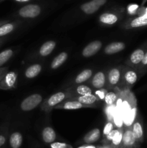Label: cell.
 <instances>
[{"label": "cell", "instance_id": "cell-1", "mask_svg": "<svg viewBox=\"0 0 147 148\" xmlns=\"http://www.w3.org/2000/svg\"><path fill=\"white\" fill-rule=\"evenodd\" d=\"M71 95L69 92H58L56 93L53 94L51 96L49 97L47 100L44 102V103L42 106V109L48 110L50 108H55L61 103L63 101L67 98H71Z\"/></svg>", "mask_w": 147, "mask_h": 148}, {"label": "cell", "instance_id": "cell-2", "mask_svg": "<svg viewBox=\"0 0 147 148\" xmlns=\"http://www.w3.org/2000/svg\"><path fill=\"white\" fill-rule=\"evenodd\" d=\"M43 101V97L40 94L35 93L24 98L20 103V108L23 111H30L38 106Z\"/></svg>", "mask_w": 147, "mask_h": 148}, {"label": "cell", "instance_id": "cell-3", "mask_svg": "<svg viewBox=\"0 0 147 148\" xmlns=\"http://www.w3.org/2000/svg\"><path fill=\"white\" fill-rule=\"evenodd\" d=\"M121 145L123 148H137L139 146V143L136 140L131 128H125L123 131Z\"/></svg>", "mask_w": 147, "mask_h": 148}, {"label": "cell", "instance_id": "cell-4", "mask_svg": "<svg viewBox=\"0 0 147 148\" xmlns=\"http://www.w3.org/2000/svg\"><path fill=\"white\" fill-rule=\"evenodd\" d=\"M17 74L14 71L7 72L4 75L2 80L0 82V89L1 90H10L15 86L17 82Z\"/></svg>", "mask_w": 147, "mask_h": 148}, {"label": "cell", "instance_id": "cell-5", "mask_svg": "<svg viewBox=\"0 0 147 148\" xmlns=\"http://www.w3.org/2000/svg\"><path fill=\"white\" fill-rule=\"evenodd\" d=\"M40 14V7L36 4H28L22 7L19 14L25 18H34Z\"/></svg>", "mask_w": 147, "mask_h": 148}, {"label": "cell", "instance_id": "cell-6", "mask_svg": "<svg viewBox=\"0 0 147 148\" xmlns=\"http://www.w3.org/2000/svg\"><path fill=\"white\" fill-rule=\"evenodd\" d=\"M131 128L138 143L139 144L142 143L144 140V132L142 120H141V117L139 116H137L136 119L134 121L133 124H132Z\"/></svg>", "mask_w": 147, "mask_h": 148}, {"label": "cell", "instance_id": "cell-7", "mask_svg": "<svg viewBox=\"0 0 147 148\" xmlns=\"http://www.w3.org/2000/svg\"><path fill=\"white\" fill-rule=\"evenodd\" d=\"M102 46V43L100 40H95V41L91 42L84 48L82 51V55L84 57H91L98 53Z\"/></svg>", "mask_w": 147, "mask_h": 148}, {"label": "cell", "instance_id": "cell-8", "mask_svg": "<svg viewBox=\"0 0 147 148\" xmlns=\"http://www.w3.org/2000/svg\"><path fill=\"white\" fill-rule=\"evenodd\" d=\"M146 51L147 49L146 48H139V49H135L130 56L129 59H128V62H129L128 64L133 67L139 66L140 64L142 62L143 58H144Z\"/></svg>", "mask_w": 147, "mask_h": 148}, {"label": "cell", "instance_id": "cell-9", "mask_svg": "<svg viewBox=\"0 0 147 148\" xmlns=\"http://www.w3.org/2000/svg\"><path fill=\"white\" fill-rule=\"evenodd\" d=\"M107 0H92L89 2L85 3L81 6V9L84 13L87 14H93L99 7L105 4Z\"/></svg>", "mask_w": 147, "mask_h": 148}, {"label": "cell", "instance_id": "cell-10", "mask_svg": "<svg viewBox=\"0 0 147 148\" xmlns=\"http://www.w3.org/2000/svg\"><path fill=\"white\" fill-rule=\"evenodd\" d=\"M107 78L105 72H97L92 77V81H91V85L92 88H95L96 90L102 89L105 86L106 84Z\"/></svg>", "mask_w": 147, "mask_h": 148}, {"label": "cell", "instance_id": "cell-11", "mask_svg": "<svg viewBox=\"0 0 147 148\" xmlns=\"http://www.w3.org/2000/svg\"><path fill=\"white\" fill-rule=\"evenodd\" d=\"M84 107H87L86 106L84 105V104L81 103L80 102L77 101L76 100L74 99H70L67 100V101H64L58 105L57 106L55 107L56 108H62V109L65 110H77L80 109V108H84Z\"/></svg>", "mask_w": 147, "mask_h": 148}, {"label": "cell", "instance_id": "cell-12", "mask_svg": "<svg viewBox=\"0 0 147 148\" xmlns=\"http://www.w3.org/2000/svg\"><path fill=\"white\" fill-rule=\"evenodd\" d=\"M121 76H122V72L120 68H112L108 72L107 76L108 84L110 86H115L120 81Z\"/></svg>", "mask_w": 147, "mask_h": 148}, {"label": "cell", "instance_id": "cell-13", "mask_svg": "<svg viewBox=\"0 0 147 148\" xmlns=\"http://www.w3.org/2000/svg\"><path fill=\"white\" fill-rule=\"evenodd\" d=\"M125 48V44L122 42H112L110 44L107 45L104 51L106 54L111 55L119 53L124 50Z\"/></svg>", "mask_w": 147, "mask_h": 148}, {"label": "cell", "instance_id": "cell-14", "mask_svg": "<svg viewBox=\"0 0 147 148\" xmlns=\"http://www.w3.org/2000/svg\"><path fill=\"white\" fill-rule=\"evenodd\" d=\"M101 136V131L97 128H95L89 131L86 135L84 137V142L86 145H91L92 143H96L99 140Z\"/></svg>", "mask_w": 147, "mask_h": 148}, {"label": "cell", "instance_id": "cell-15", "mask_svg": "<svg viewBox=\"0 0 147 148\" xmlns=\"http://www.w3.org/2000/svg\"><path fill=\"white\" fill-rule=\"evenodd\" d=\"M42 137L44 143L51 144L54 143L56 139V134L54 130L50 127H46L42 132Z\"/></svg>", "mask_w": 147, "mask_h": 148}, {"label": "cell", "instance_id": "cell-16", "mask_svg": "<svg viewBox=\"0 0 147 148\" xmlns=\"http://www.w3.org/2000/svg\"><path fill=\"white\" fill-rule=\"evenodd\" d=\"M73 99L76 100L77 101L80 102L81 103L86 106L87 107H91L94 103L99 101L97 97L94 94L87 95H83V96H75L74 97Z\"/></svg>", "mask_w": 147, "mask_h": 148}, {"label": "cell", "instance_id": "cell-17", "mask_svg": "<svg viewBox=\"0 0 147 148\" xmlns=\"http://www.w3.org/2000/svg\"><path fill=\"white\" fill-rule=\"evenodd\" d=\"M122 78L128 85H133L138 80V73L134 69H127L122 74Z\"/></svg>", "mask_w": 147, "mask_h": 148}, {"label": "cell", "instance_id": "cell-18", "mask_svg": "<svg viewBox=\"0 0 147 148\" xmlns=\"http://www.w3.org/2000/svg\"><path fill=\"white\" fill-rule=\"evenodd\" d=\"M56 43L53 40H48L41 46L39 49V53L42 56H47L52 53L56 48Z\"/></svg>", "mask_w": 147, "mask_h": 148}, {"label": "cell", "instance_id": "cell-19", "mask_svg": "<svg viewBox=\"0 0 147 148\" xmlns=\"http://www.w3.org/2000/svg\"><path fill=\"white\" fill-rule=\"evenodd\" d=\"M23 137L19 132H14L10 137V145L12 148H20L22 144Z\"/></svg>", "mask_w": 147, "mask_h": 148}, {"label": "cell", "instance_id": "cell-20", "mask_svg": "<svg viewBox=\"0 0 147 148\" xmlns=\"http://www.w3.org/2000/svg\"><path fill=\"white\" fill-rule=\"evenodd\" d=\"M67 59L68 53L66 52H61L58 56H56L53 59V60L52 61L51 64H50V68L53 69H58L67 60Z\"/></svg>", "mask_w": 147, "mask_h": 148}, {"label": "cell", "instance_id": "cell-21", "mask_svg": "<svg viewBox=\"0 0 147 148\" xmlns=\"http://www.w3.org/2000/svg\"><path fill=\"white\" fill-rule=\"evenodd\" d=\"M42 70V66L41 65L39 64H35L31 65L25 71V77L29 79H32L35 77H37L39 74L40 73Z\"/></svg>", "mask_w": 147, "mask_h": 148}, {"label": "cell", "instance_id": "cell-22", "mask_svg": "<svg viewBox=\"0 0 147 148\" xmlns=\"http://www.w3.org/2000/svg\"><path fill=\"white\" fill-rule=\"evenodd\" d=\"M147 26V17L146 16H140V17L134 18L129 23L128 27L129 28H137Z\"/></svg>", "mask_w": 147, "mask_h": 148}, {"label": "cell", "instance_id": "cell-23", "mask_svg": "<svg viewBox=\"0 0 147 148\" xmlns=\"http://www.w3.org/2000/svg\"><path fill=\"white\" fill-rule=\"evenodd\" d=\"M137 116V108L133 106L129 114L124 118V125L126 128H131Z\"/></svg>", "mask_w": 147, "mask_h": 148}, {"label": "cell", "instance_id": "cell-24", "mask_svg": "<svg viewBox=\"0 0 147 148\" xmlns=\"http://www.w3.org/2000/svg\"><path fill=\"white\" fill-rule=\"evenodd\" d=\"M92 76V70L89 69H86L81 72L79 75L76 76L75 79V83L76 84H82L83 82H86L88 79H90Z\"/></svg>", "mask_w": 147, "mask_h": 148}, {"label": "cell", "instance_id": "cell-25", "mask_svg": "<svg viewBox=\"0 0 147 148\" xmlns=\"http://www.w3.org/2000/svg\"><path fill=\"white\" fill-rule=\"evenodd\" d=\"M118 17L115 14L111 13H105L101 14L99 17V20L101 23L106 25H113L118 21Z\"/></svg>", "mask_w": 147, "mask_h": 148}, {"label": "cell", "instance_id": "cell-26", "mask_svg": "<svg viewBox=\"0 0 147 148\" xmlns=\"http://www.w3.org/2000/svg\"><path fill=\"white\" fill-rule=\"evenodd\" d=\"M74 94H76L77 96H83L93 94V91L91 88L86 85H79L74 88Z\"/></svg>", "mask_w": 147, "mask_h": 148}, {"label": "cell", "instance_id": "cell-27", "mask_svg": "<svg viewBox=\"0 0 147 148\" xmlns=\"http://www.w3.org/2000/svg\"><path fill=\"white\" fill-rule=\"evenodd\" d=\"M112 123H113L115 127H116V129H120L122 128L124 126V117L122 116V114L120 112V111H118L116 108V111L115 113V115L113 116V119H112Z\"/></svg>", "mask_w": 147, "mask_h": 148}, {"label": "cell", "instance_id": "cell-28", "mask_svg": "<svg viewBox=\"0 0 147 148\" xmlns=\"http://www.w3.org/2000/svg\"><path fill=\"white\" fill-rule=\"evenodd\" d=\"M13 50L11 49H6L0 53V68L7 63L13 56Z\"/></svg>", "mask_w": 147, "mask_h": 148}, {"label": "cell", "instance_id": "cell-29", "mask_svg": "<svg viewBox=\"0 0 147 148\" xmlns=\"http://www.w3.org/2000/svg\"><path fill=\"white\" fill-rule=\"evenodd\" d=\"M15 25L14 23H5L0 26V38L10 34L14 30Z\"/></svg>", "mask_w": 147, "mask_h": 148}, {"label": "cell", "instance_id": "cell-30", "mask_svg": "<svg viewBox=\"0 0 147 148\" xmlns=\"http://www.w3.org/2000/svg\"><path fill=\"white\" fill-rule=\"evenodd\" d=\"M117 100H118V97H117L116 93L114 92H108L104 98V101L107 106L115 105L116 103Z\"/></svg>", "mask_w": 147, "mask_h": 148}, {"label": "cell", "instance_id": "cell-31", "mask_svg": "<svg viewBox=\"0 0 147 148\" xmlns=\"http://www.w3.org/2000/svg\"><path fill=\"white\" fill-rule=\"evenodd\" d=\"M122 134H123V131H122L121 130H118V132L114 135L112 141H111L112 146H114V147H118V146L120 145L121 143H122Z\"/></svg>", "mask_w": 147, "mask_h": 148}, {"label": "cell", "instance_id": "cell-32", "mask_svg": "<svg viewBox=\"0 0 147 148\" xmlns=\"http://www.w3.org/2000/svg\"><path fill=\"white\" fill-rule=\"evenodd\" d=\"M106 108V114L108 116V118L110 121H112L113 119V116L115 115V113L116 111V106L115 105L112 106H107Z\"/></svg>", "mask_w": 147, "mask_h": 148}, {"label": "cell", "instance_id": "cell-33", "mask_svg": "<svg viewBox=\"0 0 147 148\" xmlns=\"http://www.w3.org/2000/svg\"><path fill=\"white\" fill-rule=\"evenodd\" d=\"M114 129H115V126H114L113 123H112V121H108V122L105 124V127H104L103 132H103V135L106 137V136L108 135L111 131H112Z\"/></svg>", "mask_w": 147, "mask_h": 148}, {"label": "cell", "instance_id": "cell-34", "mask_svg": "<svg viewBox=\"0 0 147 148\" xmlns=\"http://www.w3.org/2000/svg\"><path fill=\"white\" fill-rule=\"evenodd\" d=\"M107 92H107L106 90L99 89V90H97L95 92V94H94V95H96L99 100H104Z\"/></svg>", "mask_w": 147, "mask_h": 148}, {"label": "cell", "instance_id": "cell-35", "mask_svg": "<svg viewBox=\"0 0 147 148\" xmlns=\"http://www.w3.org/2000/svg\"><path fill=\"white\" fill-rule=\"evenodd\" d=\"M70 146L68 145L66 143H59V142H54L50 144V148H69Z\"/></svg>", "mask_w": 147, "mask_h": 148}, {"label": "cell", "instance_id": "cell-36", "mask_svg": "<svg viewBox=\"0 0 147 148\" xmlns=\"http://www.w3.org/2000/svg\"><path fill=\"white\" fill-rule=\"evenodd\" d=\"M147 67V51H146L145 54H144V58H143V60L141 62V63L140 64V65L138 66V68L141 70H144L146 69V68Z\"/></svg>", "mask_w": 147, "mask_h": 148}, {"label": "cell", "instance_id": "cell-37", "mask_svg": "<svg viewBox=\"0 0 147 148\" xmlns=\"http://www.w3.org/2000/svg\"><path fill=\"white\" fill-rule=\"evenodd\" d=\"M118 129H115V128L113 130H112V131H111L110 132L109 134H108V135L106 136L107 140H108V141H110V142L112 141V138H113L114 135H115V133L118 132Z\"/></svg>", "mask_w": 147, "mask_h": 148}, {"label": "cell", "instance_id": "cell-38", "mask_svg": "<svg viewBox=\"0 0 147 148\" xmlns=\"http://www.w3.org/2000/svg\"><path fill=\"white\" fill-rule=\"evenodd\" d=\"M7 68L6 67L0 68V82L2 80V79L4 78V75L7 74Z\"/></svg>", "mask_w": 147, "mask_h": 148}, {"label": "cell", "instance_id": "cell-39", "mask_svg": "<svg viewBox=\"0 0 147 148\" xmlns=\"http://www.w3.org/2000/svg\"><path fill=\"white\" fill-rule=\"evenodd\" d=\"M137 8H138V5H136V4H131V5H130L129 7H128V10L129 13L133 14V13H135V12L136 11Z\"/></svg>", "mask_w": 147, "mask_h": 148}, {"label": "cell", "instance_id": "cell-40", "mask_svg": "<svg viewBox=\"0 0 147 148\" xmlns=\"http://www.w3.org/2000/svg\"><path fill=\"white\" fill-rule=\"evenodd\" d=\"M6 141H7V139H6L5 136H4L3 134H0V147L5 145Z\"/></svg>", "mask_w": 147, "mask_h": 148}, {"label": "cell", "instance_id": "cell-41", "mask_svg": "<svg viewBox=\"0 0 147 148\" xmlns=\"http://www.w3.org/2000/svg\"><path fill=\"white\" fill-rule=\"evenodd\" d=\"M17 1H20V2H24V1H27L29 0H15Z\"/></svg>", "mask_w": 147, "mask_h": 148}, {"label": "cell", "instance_id": "cell-42", "mask_svg": "<svg viewBox=\"0 0 147 148\" xmlns=\"http://www.w3.org/2000/svg\"><path fill=\"white\" fill-rule=\"evenodd\" d=\"M86 147V145H83V146H81V147H79L78 148H85Z\"/></svg>", "mask_w": 147, "mask_h": 148}, {"label": "cell", "instance_id": "cell-43", "mask_svg": "<svg viewBox=\"0 0 147 148\" xmlns=\"http://www.w3.org/2000/svg\"><path fill=\"white\" fill-rule=\"evenodd\" d=\"M1 25H3V24H1V23H0V26H1Z\"/></svg>", "mask_w": 147, "mask_h": 148}, {"label": "cell", "instance_id": "cell-44", "mask_svg": "<svg viewBox=\"0 0 147 148\" xmlns=\"http://www.w3.org/2000/svg\"><path fill=\"white\" fill-rule=\"evenodd\" d=\"M1 39H0V43H1Z\"/></svg>", "mask_w": 147, "mask_h": 148}, {"label": "cell", "instance_id": "cell-45", "mask_svg": "<svg viewBox=\"0 0 147 148\" xmlns=\"http://www.w3.org/2000/svg\"><path fill=\"white\" fill-rule=\"evenodd\" d=\"M85 148H86V147H85Z\"/></svg>", "mask_w": 147, "mask_h": 148}]
</instances>
